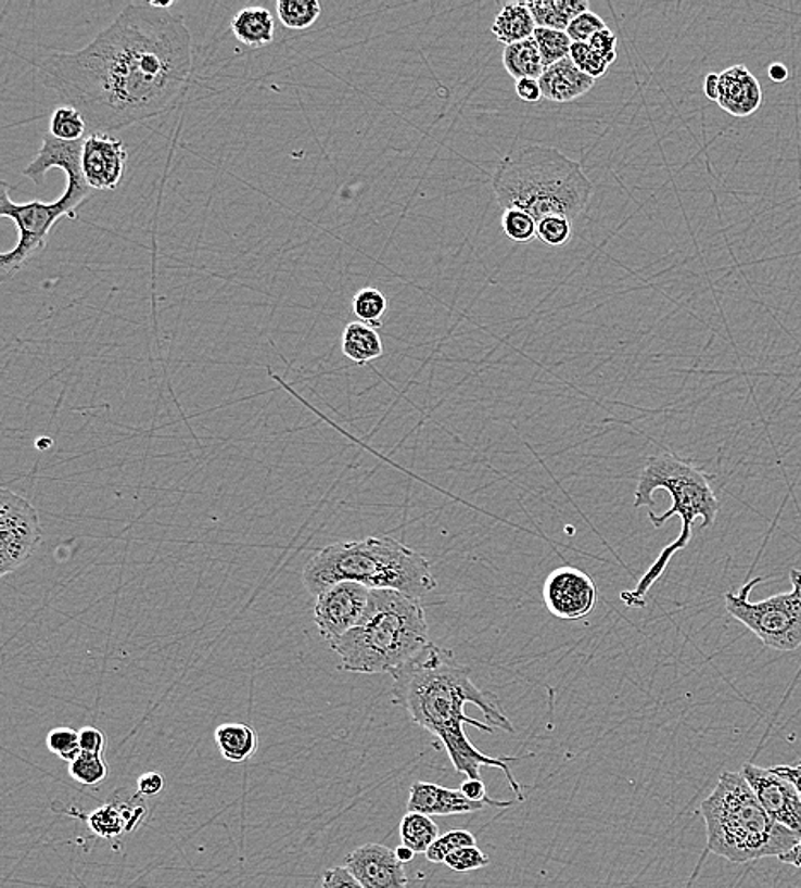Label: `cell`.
<instances>
[{
  "mask_svg": "<svg viewBox=\"0 0 801 888\" xmlns=\"http://www.w3.org/2000/svg\"><path fill=\"white\" fill-rule=\"evenodd\" d=\"M29 64L85 116L89 134H112L171 110L193 76L192 33L183 16L130 4L85 49Z\"/></svg>",
  "mask_w": 801,
  "mask_h": 888,
  "instance_id": "cell-1",
  "label": "cell"
},
{
  "mask_svg": "<svg viewBox=\"0 0 801 888\" xmlns=\"http://www.w3.org/2000/svg\"><path fill=\"white\" fill-rule=\"evenodd\" d=\"M393 702L407 711L410 720L436 736L458 774L481 779V768L501 769L509 786L523 801V786L511 773L521 757H491L469 740L466 724L485 733L494 726L514 733L496 694L478 687L469 667L461 664L449 649L429 643L416 658L392 673Z\"/></svg>",
  "mask_w": 801,
  "mask_h": 888,
  "instance_id": "cell-2",
  "label": "cell"
},
{
  "mask_svg": "<svg viewBox=\"0 0 801 888\" xmlns=\"http://www.w3.org/2000/svg\"><path fill=\"white\" fill-rule=\"evenodd\" d=\"M711 479L713 477L699 469L698 465L677 457L675 453H658L646 460L634 491V508L657 506L653 494L657 491H665L672 497V506L663 515L649 511V521L654 529H661L670 518L678 517L682 530L681 535L661 550L651 568L637 581L636 588L621 593L625 607L645 609L649 589L663 576L670 560L678 550L689 547L696 521L701 520V529L713 527L720 512V500L711 485Z\"/></svg>",
  "mask_w": 801,
  "mask_h": 888,
  "instance_id": "cell-3",
  "label": "cell"
},
{
  "mask_svg": "<svg viewBox=\"0 0 801 888\" xmlns=\"http://www.w3.org/2000/svg\"><path fill=\"white\" fill-rule=\"evenodd\" d=\"M342 581L371 589H395L416 598L437 586L428 557L390 535L327 545L313 554L303 569V584L313 597Z\"/></svg>",
  "mask_w": 801,
  "mask_h": 888,
  "instance_id": "cell-4",
  "label": "cell"
},
{
  "mask_svg": "<svg viewBox=\"0 0 801 888\" xmlns=\"http://www.w3.org/2000/svg\"><path fill=\"white\" fill-rule=\"evenodd\" d=\"M493 189L505 211L521 208L537 223L549 216L577 219L594 195L582 163L544 145L508 154L494 172Z\"/></svg>",
  "mask_w": 801,
  "mask_h": 888,
  "instance_id": "cell-5",
  "label": "cell"
},
{
  "mask_svg": "<svg viewBox=\"0 0 801 888\" xmlns=\"http://www.w3.org/2000/svg\"><path fill=\"white\" fill-rule=\"evenodd\" d=\"M421 598L395 589H371L368 609L356 627L330 645L341 669L353 673H392L429 645Z\"/></svg>",
  "mask_w": 801,
  "mask_h": 888,
  "instance_id": "cell-6",
  "label": "cell"
},
{
  "mask_svg": "<svg viewBox=\"0 0 801 888\" xmlns=\"http://www.w3.org/2000/svg\"><path fill=\"white\" fill-rule=\"evenodd\" d=\"M82 145H85V139L64 142L47 132L37 157L23 172V175L33 183L41 187L49 169H64L67 175V189L59 201H33L16 204L9 199L8 183L5 181L2 183L0 216L13 220L20 232L16 249L0 255L2 279L13 277L33 255L44 250L53 226L64 216L76 217L77 208L94 193V190H91V187L86 183L85 173H82V163H80Z\"/></svg>",
  "mask_w": 801,
  "mask_h": 888,
  "instance_id": "cell-7",
  "label": "cell"
},
{
  "mask_svg": "<svg viewBox=\"0 0 801 888\" xmlns=\"http://www.w3.org/2000/svg\"><path fill=\"white\" fill-rule=\"evenodd\" d=\"M708 849L732 863L779 858L793 851L801 837L765 812L741 773H723L701 804Z\"/></svg>",
  "mask_w": 801,
  "mask_h": 888,
  "instance_id": "cell-8",
  "label": "cell"
},
{
  "mask_svg": "<svg viewBox=\"0 0 801 888\" xmlns=\"http://www.w3.org/2000/svg\"><path fill=\"white\" fill-rule=\"evenodd\" d=\"M791 592L779 593L761 601H750V592L762 578H753L740 593L725 595L726 612L741 622L761 639L762 645L776 651H797L801 646V571L791 569Z\"/></svg>",
  "mask_w": 801,
  "mask_h": 888,
  "instance_id": "cell-9",
  "label": "cell"
},
{
  "mask_svg": "<svg viewBox=\"0 0 801 888\" xmlns=\"http://www.w3.org/2000/svg\"><path fill=\"white\" fill-rule=\"evenodd\" d=\"M40 517L35 506L20 494L0 491V576H8L31 559L40 545Z\"/></svg>",
  "mask_w": 801,
  "mask_h": 888,
  "instance_id": "cell-10",
  "label": "cell"
},
{
  "mask_svg": "<svg viewBox=\"0 0 801 888\" xmlns=\"http://www.w3.org/2000/svg\"><path fill=\"white\" fill-rule=\"evenodd\" d=\"M371 588L354 581H342L318 593L315 624L329 646L356 627L368 609Z\"/></svg>",
  "mask_w": 801,
  "mask_h": 888,
  "instance_id": "cell-11",
  "label": "cell"
},
{
  "mask_svg": "<svg viewBox=\"0 0 801 888\" xmlns=\"http://www.w3.org/2000/svg\"><path fill=\"white\" fill-rule=\"evenodd\" d=\"M542 597L545 609L556 619L582 621L597 607L598 589L585 571L564 566L545 578Z\"/></svg>",
  "mask_w": 801,
  "mask_h": 888,
  "instance_id": "cell-12",
  "label": "cell"
},
{
  "mask_svg": "<svg viewBox=\"0 0 801 888\" xmlns=\"http://www.w3.org/2000/svg\"><path fill=\"white\" fill-rule=\"evenodd\" d=\"M741 776L746 777L771 819L801 837V792L793 781L774 769L753 764L743 765Z\"/></svg>",
  "mask_w": 801,
  "mask_h": 888,
  "instance_id": "cell-13",
  "label": "cell"
},
{
  "mask_svg": "<svg viewBox=\"0 0 801 888\" xmlns=\"http://www.w3.org/2000/svg\"><path fill=\"white\" fill-rule=\"evenodd\" d=\"M127 145L112 134H89L82 145V173L94 192H112L120 185L127 169Z\"/></svg>",
  "mask_w": 801,
  "mask_h": 888,
  "instance_id": "cell-14",
  "label": "cell"
},
{
  "mask_svg": "<svg viewBox=\"0 0 801 888\" xmlns=\"http://www.w3.org/2000/svg\"><path fill=\"white\" fill-rule=\"evenodd\" d=\"M345 866L365 888H407L409 884L397 852L383 845L359 846L345 857Z\"/></svg>",
  "mask_w": 801,
  "mask_h": 888,
  "instance_id": "cell-15",
  "label": "cell"
},
{
  "mask_svg": "<svg viewBox=\"0 0 801 888\" xmlns=\"http://www.w3.org/2000/svg\"><path fill=\"white\" fill-rule=\"evenodd\" d=\"M509 807H513V801H499L493 798L473 801L461 789L445 788V786L424 783V781H417L410 786L409 801H407L409 812L428 816L463 815V813L479 812L484 809H509Z\"/></svg>",
  "mask_w": 801,
  "mask_h": 888,
  "instance_id": "cell-16",
  "label": "cell"
},
{
  "mask_svg": "<svg viewBox=\"0 0 801 888\" xmlns=\"http://www.w3.org/2000/svg\"><path fill=\"white\" fill-rule=\"evenodd\" d=\"M716 103L729 115H752L762 104L761 85L746 65H734L720 74Z\"/></svg>",
  "mask_w": 801,
  "mask_h": 888,
  "instance_id": "cell-17",
  "label": "cell"
},
{
  "mask_svg": "<svg viewBox=\"0 0 801 888\" xmlns=\"http://www.w3.org/2000/svg\"><path fill=\"white\" fill-rule=\"evenodd\" d=\"M542 97L556 103H569L585 97L595 86L594 77L586 76L571 61V56L545 68L541 79Z\"/></svg>",
  "mask_w": 801,
  "mask_h": 888,
  "instance_id": "cell-18",
  "label": "cell"
},
{
  "mask_svg": "<svg viewBox=\"0 0 801 888\" xmlns=\"http://www.w3.org/2000/svg\"><path fill=\"white\" fill-rule=\"evenodd\" d=\"M231 31L250 49H264L276 37V21L269 9L260 5L241 9L231 20Z\"/></svg>",
  "mask_w": 801,
  "mask_h": 888,
  "instance_id": "cell-19",
  "label": "cell"
},
{
  "mask_svg": "<svg viewBox=\"0 0 801 888\" xmlns=\"http://www.w3.org/2000/svg\"><path fill=\"white\" fill-rule=\"evenodd\" d=\"M214 740L223 759L233 764L249 761L258 749L257 733L245 723L220 724L214 733Z\"/></svg>",
  "mask_w": 801,
  "mask_h": 888,
  "instance_id": "cell-20",
  "label": "cell"
},
{
  "mask_svg": "<svg viewBox=\"0 0 801 888\" xmlns=\"http://www.w3.org/2000/svg\"><path fill=\"white\" fill-rule=\"evenodd\" d=\"M493 35L497 41L508 45L518 43L533 38L537 23L533 20L525 2H509L497 13L493 23Z\"/></svg>",
  "mask_w": 801,
  "mask_h": 888,
  "instance_id": "cell-21",
  "label": "cell"
},
{
  "mask_svg": "<svg viewBox=\"0 0 801 888\" xmlns=\"http://www.w3.org/2000/svg\"><path fill=\"white\" fill-rule=\"evenodd\" d=\"M537 28L565 31L580 14L589 11L586 0H535L525 2Z\"/></svg>",
  "mask_w": 801,
  "mask_h": 888,
  "instance_id": "cell-22",
  "label": "cell"
},
{
  "mask_svg": "<svg viewBox=\"0 0 801 888\" xmlns=\"http://www.w3.org/2000/svg\"><path fill=\"white\" fill-rule=\"evenodd\" d=\"M342 353L357 366H366L380 359L383 356L380 333L361 321H353L342 333Z\"/></svg>",
  "mask_w": 801,
  "mask_h": 888,
  "instance_id": "cell-23",
  "label": "cell"
},
{
  "mask_svg": "<svg viewBox=\"0 0 801 888\" xmlns=\"http://www.w3.org/2000/svg\"><path fill=\"white\" fill-rule=\"evenodd\" d=\"M503 64H505L506 73L514 77L517 80L521 79H541L544 74L545 65L542 61L541 52H538V45L535 38L530 40L518 41V43L508 45L503 52Z\"/></svg>",
  "mask_w": 801,
  "mask_h": 888,
  "instance_id": "cell-24",
  "label": "cell"
},
{
  "mask_svg": "<svg viewBox=\"0 0 801 888\" xmlns=\"http://www.w3.org/2000/svg\"><path fill=\"white\" fill-rule=\"evenodd\" d=\"M440 837V827L431 821V816L422 813L409 812L400 822L402 845L412 849L416 854L428 852Z\"/></svg>",
  "mask_w": 801,
  "mask_h": 888,
  "instance_id": "cell-25",
  "label": "cell"
},
{
  "mask_svg": "<svg viewBox=\"0 0 801 888\" xmlns=\"http://www.w3.org/2000/svg\"><path fill=\"white\" fill-rule=\"evenodd\" d=\"M276 8L282 25L294 31L312 28L321 16L318 0H279Z\"/></svg>",
  "mask_w": 801,
  "mask_h": 888,
  "instance_id": "cell-26",
  "label": "cell"
},
{
  "mask_svg": "<svg viewBox=\"0 0 801 888\" xmlns=\"http://www.w3.org/2000/svg\"><path fill=\"white\" fill-rule=\"evenodd\" d=\"M353 312L357 321L377 330L383 325V318L389 312V300L380 289L365 288L353 297Z\"/></svg>",
  "mask_w": 801,
  "mask_h": 888,
  "instance_id": "cell-27",
  "label": "cell"
},
{
  "mask_svg": "<svg viewBox=\"0 0 801 888\" xmlns=\"http://www.w3.org/2000/svg\"><path fill=\"white\" fill-rule=\"evenodd\" d=\"M49 134H52L55 139L64 140V142H74V140H82L89 136L88 124H86L85 116L80 115L73 106H59L53 110L50 116Z\"/></svg>",
  "mask_w": 801,
  "mask_h": 888,
  "instance_id": "cell-28",
  "label": "cell"
},
{
  "mask_svg": "<svg viewBox=\"0 0 801 888\" xmlns=\"http://www.w3.org/2000/svg\"><path fill=\"white\" fill-rule=\"evenodd\" d=\"M76 815L82 816L92 834L101 837V839H117L122 834H127L124 815L110 801L100 809L94 810V812L89 813V815H80V813H76Z\"/></svg>",
  "mask_w": 801,
  "mask_h": 888,
  "instance_id": "cell-29",
  "label": "cell"
},
{
  "mask_svg": "<svg viewBox=\"0 0 801 888\" xmlns=\"http://www.w3.org/2000/svg\"><path fill=\"white\" fill-rule=\"evenodd\" d=\"M533 38L537 41L545 68L568 59L573 47V40L568 37V33L557 29L537 28Z\"/></svg>",
  "mask_w": 801,
  "mask_h": 888,
  "instance_id": "cell-30",
  "label": "cell"
},
{
  "mask_svg": "<svg viewBox=\"0 0 801 888\" xmlns=\"http://www.w3.org/2000/svg\"><path fill=\"white\" fill-rule=\"evenodd\" d=\"M109 801L115 804L124 815L127 834L134 833L137 827H141L145 813H148V807H145L144 797L139 792V789H117Z\"/></svg>",
  "mask_w": 801,
  "mask_h": 888,
  "instance_id": "cell-31",
  "label": "cell"
},
{
  "mask_svg": "<svg viewBox=\"0 0 801 888\" xmlns=\"http://www.w3.org/2000/svg\"><path fill=\"white\" fill-rule=\"evenodd\" d=\"M68 774L79 785H100L109 776V765L101 753L80 752L76 761L68 764Z\"/></svg>",
  "mask_w": 801,
  "mask_h": 888,
  "instance_id": "cell-32",
  "label": "cell"
},
{
  "mask_svg": "<svg viewBox=\"0 0 801 888\" xmlns=\"http://www.w3.org/2000/svg\"><path fill=\"white\" fill-rule=\"evenodd\" d=\"M501 226L506 237L517 243H530L537 238V220L521 208H506Z\"/></svg>",
  "mask_w": 801,
  "mask_h": 888,
  "instance_id": "cell-33",
  "label": "cell"
},
{
  "mask_svg": "<svg viewBox=\"0 0 801 888\" xmlns=\"http://www.w3.org/2000/svg\"><path fill=\"white\" fill-rule=\"evenodd\" d=\"M469 846H478V840L469 830H449L434 840V845L428 849L425 857L431 863H445L446 858L452 852L460 848H469Z\"/></svg>",
  "mask_w": 801,
  "mask_h": 888,
  "instance_id": "cell-34",
  "label": "cell"
},
{
  "mask_svg": "<svg viewBox=\"0 0 801 888\" xmlns=\"http://www.w3.org/2000/svg\"><path fill=\"white\" fill-rule=\"evenodd\" d=\"M47 747H49L50 752L55 753L59 759L67 762V764L76 761L77 757L82 752L79 744V732L68 728V726L53 728L47 736Z\"/></svg>",
  "mask_w": 801,
  "mask_h": 888,
  "instance_id": "cell-35",
  "label": "cell"
},
{
  "mask_svg": "<svg viewBox=\"0 0 801 888\" xmlns=\"http://www.w3.org/2000/svg\"><path fill=\"white\" fill-rule=\"evenodd\" d=\"M569 56L582 73L594 77V79L606 76L607 71H609V64L588 43H573Z\"/></svg>",
  "mask_w": 801,
  "mask_h": 888,
  "instance_id": "cell-36",
  "label": "cell"
},
{
  "mask_svg": "<svg viewBox=\"0 0 801 888\" xmlns=\"http://www.w3.org/2000/svg\"><path fill=\"white\" fill-rule=\"evenodd\" d=\"M571 234V220L565 217L549 216L537 223V238L549 246H564Z\"/></svg>",
  "mask_w": 801,
  "mask_h": 888,
  "instance_id": "cell-37",
  "label": "cell"
},
{
  "mask_svg": "<svg viewBox=\"0 0 801 888\" xmlns=\"http://www.w3.org/2000/svg\"><path fill=\"white\" fill-rule=\"evenodd\" d=\"M446 866L453 872L467 873L473 870H481L490 864V858L485 852H482L478 846H469V848H460L452 852L445 861Z\"/></svg>",
  "mask_w": 801,
  "mask_h": 888,
  "instance_id": "cell-38",
  "label": "cell"
},
{
  "mask_svg": "<svg viewBox=\"0 0 801 888\" xmlns=\"http://www.w3.org/2000/svg\"><path fill=\"white\" fill-rule=\"evenodd\" d=\"M606 21L601 20L594 11H586L580 14L576 20L565 29L568 37L573 40V43H588L594 35H597L601 29H606Z\"/></svg>",
  "mask_w": 801,
  "mask_h": 888,
  "instance_id": "cell-39",
  "label": "cell"
},
{
  "mask_svg": "<svg viewBox=\"0 0 801 888\" xmlns=\"http://www.w3.org/2000/svg\"><path fill=\"white\" fill-rule=\"evenodd\" d=\"M589 47L607 62L613 64L618 61V37L609 28L601 29L588 41Z\"/></svg>",
  "mask_w": 801,
  "mask_h": 888,
  "instance_id": "cell-40",
  "label": "cell"
},
{
  "mask_svg": "<svg viewBox=\"0 0 801 888\" xmlns=\"http://www.w3.org/2000/svg\"><path fill=\"white\" fill-rule=\"evenodd\" d=\"M321 888H365L361 881L347 870V866H335L325 870Z\"/></svg>",
  "mask_w": 801,
  "mask_h": 888,
  "instance_id": "cell-41",
  "label": "cell"
},
{
  "mask_svg": "<svg viewBox=\"0 0 801 888\" xmlns=\"http://www.w3.org/2000/svg\"><path fill=\"white\" fill-rule=\"evenodd\" d=\"M79 744L82 752L101 753L103 756L106 738L94 726H86V728L79 730Z\"/></svg>",
  "mask_w": 801,
  "mask_h": 888,
  "instance_id": "cell-42",
  "label": "cell"
},
{
  "mask_svg": "<svg viewBox=\"0 0 801 888\" xmlns=\"http://www.w3.org/2000/svg\"><path fill=\"white\" fill-rule=\"evenodd\" d=\"M165 777L160 773H145L137 779V789L142 797H157L165 789Z\"/></svg>",
  "mask_w": 801,
  "mask_h": 888,
  "instance_id": "cell-43",
  "label": "cell"
},
{
  "mask_svg": "<svg viewBox=\"0 0 801 888\" xmlns=\"http://www.w3.org/2000/svg\"><path fill=\"white\" fill-rule=\"evenodd\" d=\"M517 94L525 103H537L542 98L541 85L537 79L517 80Z\"/></svg>",
  "mask_w": 801,
  "mask_h": 888,
  "instance_id": "cell-44",
  "label": "cell"
},
{
  "mask_svg": "<svg viewBox=\"0 0 801 888\" xmlns=\"http://www.w3.org/2000/svg\"><path fill=\"white\" fill-rule=\"evenodd\" d=\"M461 791L466 792L467 797L473 801H484L490 800L487 797V791H485V785L482 783V779H467L463 785L460 786Z\"/></svg>",
  "mask_w": 801,
  "mask_h": 888,
  "instance_id": "cell-45",
  "label": "cell"
},
{
  "mask_svg": "<svg viewBox=\"0 0 801 888\" xmlns=\"http://www.w3.org/2000/svg\"><path fill=\"white\" fill-rule=\"evenodd\" d=\"M774 771L793 781L798 791L801 792V761L794 762V764L779 765V768H774Z\"/></svg>",
  "mask_w": 801,
  "mask_h": 888,
  "instance_id": "cell-46",
  "label": "cell"
},
{
  "mask_svg": "<svg viewBox=\"0 0 801 888\" xmlns=\"http://www.w3.org/2000/svg\"><path fill=\"white\" fill-rule=\"evenodd\" d=\"M704 94L708 100L717 101L720 94V74H708L704 79Z\"/></svg>",
  "mask_w": 801,
  "mask_h": 888,
  "instance_id": "cell-47",
  "label": "cell"
},
{
  "mask_svg": "<svg viewBox=\"0 0 801 888\" xmlns=\"http://www.w3.org/2000/svg\"><path fill=\"white\" fill-rule=\"evenodd\" d=\"M767 76L774 83H783V80L788 79V68L783 64H771L770 68H767Z\"/></svg>",
  "mask_w": 801,
  "mask_h": 888,
  "instance_id": "cell-48",
  "label": "cell"
},
{
  "mask_svg": "<svg viewBox=\"0 0 801 888\" xmlns=\"http://www.w3.org/2000/svg\"><path fill=\"white\" fill-rule=\"evenodd\" d=\"M786 864H793L797 868H801V842L793 849V851L786 852L783 857L777 858Z\"/></svg>",
  "mask_w": 801,
  "mask_h": 888,
  "instance_id": "cell-49",
  "label": "cell"
},
{
  "mask_svg": "<svg viewBox=\"0 0 801 888\" xmlns=\"http://www.w3.org/2000/svg\"><path fill=\"white\" fill-rule=\"evenodd\" d=\"M395 852H397L398 860H400L402 863L404 864L409 863V861H412L414 857H416V852H414L412 849L407 848V846L404 845L398 846V848L395 849Z\"/></svg>",
  "mask_w": 801,
  "mask_h": 888,
  "instance_id": "cell-50",
  "label": "cell"
},
{
  "mask_svg": "<svg viewBox=\"0 0 801 888\" xmlns=\"http://www.w3.org/2000/svg\"><path fill=\"white\" fill-rule=\"evenodd\" d=\"M151 5H153V8L161 9V11H169V9L175 5V2H173V0H169V2H151Z\"/></svg>",
  "mask_w": 801,
  "mask_h": 888,
  "instance_id": "cell-51",
  "label": "cell"
}]
</instances>
